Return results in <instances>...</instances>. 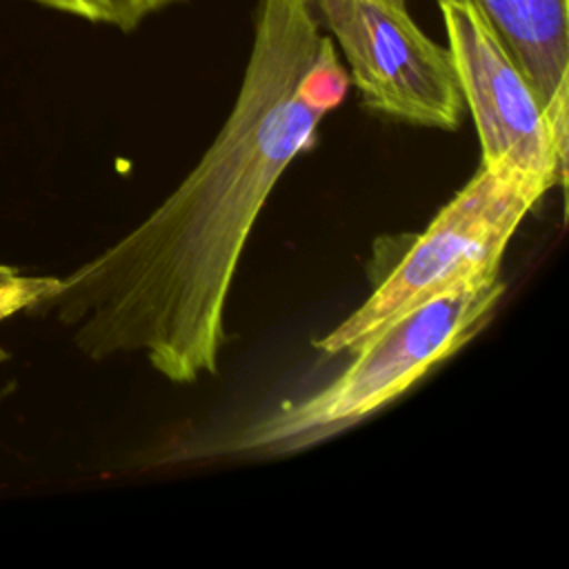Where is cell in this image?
<instances>
[{"label": "cell", "mask_w": 569, "mask_h": 569, "mask_svg": "<svg viewBox=\"0 0 569 569\" xmlns=\"http://www.w3.org/2000/svg\"><path fill=\"white\" fill-rule=\"evenodd\" d=\"M347 87L313 0H258L242 84L216 140L160 207L58 278L40 307L91 360L142 353L176 385L216 376L251 229Z\"/></svg>", "instance_id": "1"}, {"label": "cell", "mask_w": 569, "mask_h": 569, "mask_svg": "<svg viewBox=\"0 0 569 569\" xmlns=\"http://www.w3.org/2000/svg\"><path fill=\"white\" fill-rule=\"evenodd\" d=\"M22 273H18L16 267H7V264H0V289L13 284Z\"/></svg>", "instance_id": "9"}, {"label": "cell", "mask_w": 569, "mask_h": 569, "mask_svg": "<svg viewBox=\"0 0 569 569\" xmlns=\"http://www.w3.org/2000/svg\"><path fill=\"white\" fill-rule=\"evenodd\" d=\"M58 278H42V276H20L13 284L0 289V320L31 307H40L44 298L51 296L56 289ZM7 353L0 349V360Z\"/></svg>", "instance_id": "8"}, {"label": "cell", "mask_w": 569, "mask_h": 569, "mask_svg": "<svg viewBox=\"0 0 569 569\" xmlns=\"http://www.w3.org/2000/svg\"><path fill=\"white\" fill-rule=\"evenodd\" d=\"M502 293L505 282L496 278L402 313L351 351L353 360L331 382L251 422L224 451H289L351 427L465 347L489 322Z\"/></svg>", "instance_id": "2"}, {"label": "cell", "mask_w": 569, "mask_h": 569, "mask_svg": "<svg viewBox=\"0 0 569 569\" xmlns=\"http://www.w3.org/2000/svg\"><path fill=\"white\" fill-rule=\"evenodd\" d=\"M462 100L480 140V164L509 167L547 191L565 184L567 151L493 27L469 0L438 2Z\"/></svg>", "instance_id": "5"}, {"label": "cell", "mask_w": 569, "mask_h": 569, "mask_svg": "<svg viewBox=\"0 0 569 569\" xmlns=\"http://www.w3.org/2000/svg\"><path fill=\"white\" fill-rule=\"evenodd\" d=\"M49 9L84 18L89 22L111 24L122 31L140 27L149 16L180 0H33Z\"/></svg>", "instance_id": "7"}, {"label": "cell", "mask_w": 569, "mask_h": 569, "mask_svg": "<svg viewBox=\"0 0 569 569\" xmlns=\"http://www.w3.org/2000/svg\"><path fill=\"white\" fill-rule=\"evenodd\" d=\"M407 7V0H385ZM440 2V0H436ZM533 89L562 151L569 142V0H469Z\"/></svg>", "instance_id": "6"}, {"label": "cell", "mask_w": 569, "mask_h": 569, "mask_svg": "<svg viewBox=\"0 0 569 569\" xmlns=\"http://www.w3.org/2000/svg\"><path fill=\"white\" fill-rule=\"evenodd\" d=\"M313 2L367 109L418 127L458 129L465 100L451 53L416 24L407 7L385 0Z\"/></svg>", "instance_id": "4"}, {"label": "cell", "mask_w": 569, "mask_h": 569, "mask_svg": "<svg viewBox=\"0 0 569 569\" xmlns=\"http://www.w3.org/2000/svg\"><path fill=\"white\" fill-rule=\"evenodd\" d=\"M547 189L509 167H487L438 211L371 296L316 340L327 356L356 351L402 313L458 289L500 278L509 240Z\"/></svg>", "instance_id": "3"}]
</instances>
